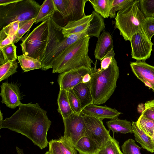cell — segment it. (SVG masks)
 <instances>
[{
	"label": "cell",
	"mask_w": 154,
	"mask_h": 154,
	"mask_svg": "<svg viewBox=\"0 0 154 154\" xmlns=\"http://www.w3.org/2000/svg\"><path fill=\"white\" fill-rule=\"evenodd\" d=\"M19 107L11 116L0 121V129L7 128L24 135L41 149L46 147L47 134L51 124L46 111L38 103H21Z\"/></svg>",
	"instance_id": "6da1fadb"
},
{
	"label": "cell",
	"mask_w": 154,
	"mask_h": 154,
	"mask_svg": "<svg viewBox=\"0 0 154 154\" xmlns=\"http://www.w3.org/2000/svg\"><path fill=\"white\" fill-rule=\"evenodd\" d=\"M94 67L91 75L90 87L93 103L98 105L105 103L114 92L119 71L115 57L106 69H97L96 64Z\"/></svg>",
	"instance_id": "7a4b0ae2"
},
{
	"label": "cell",
	"mask_w": 154,
	"mask_h": 154,
	"mask_svg": "<svg viewBox=\"0 0 154 154\" xmlns=\"http://www.w3.org/2000/svg\"><path fill=\"white\" fill-rule=\"evenodd\" d=\"M90 39L87 36L66 48L54 63L52 73H61L83 67L92 68L93 61L88 55Z\"/></svg>",
	"instance_id": "3957f363"
},
{
	"label": "cell",
	"mask_w": 154,
	"mask_h": 154,
	"mask_svg": "<svg viewBox=\"0 0 154 154\" xmlns=\"http://www.w3.org/2000/svg\"><path fill=\"white\" fill-rule=\"evenodd\" d=\"M140 7L139 0H134L126 7L118 11L114 27L118 29L125 41H130L132 35L142 29L145 18Z\"/></svg>",
	"instance_id": "277c9868"
},
{
	"label": "cell",
	"mask_w": 154,
	"mask_h": 154,
	"mask_svg": "<svg viewBox=\"0 0 154 154\" xmlns=\"http://www.w3.org/2000/svg\"><path fill=\"white\" fill-rule=\"evenodd\" d=\"M41 6L33 0H19L9 5L0 6V28L19 21L20 23L35 18Z\"/></svg>",
	"instance_id": "5b68a950"
},
{
	"label": "cell",
	"mask_w": 154,
	"mask_h": 154,
	"mask_svg": "<svg viewBox=\"0 0 154 154\" xmlns=\"http://www.w3.org/2000/svg\"><path fill=\"white\" fill-rule=\"evenodd\" d=\"M48 19L42 22L22 40L20 45L23 54L39 60L47 44Z\"/></svg>",
	"instance_id": "8992f818"
},
{
	"label": "cell",
	"mask_w": 154,
	"mask_h": 154,
	"mask_svg": "<svg viewBox=\"0 0 154 154\" xmlns=\"http://www.w3.org/2000/svg\"><path fill=\"white\" fill-rule=\"evenodd\" d=\"M82 116L85 127L84 136L93 140L99 149L111 137L109 131L105 127L103 119L92 116Z\"/></svg>",
	"instance_id": "52a82bcc"
},
{
	"label": "cell",
	"mask_w": 154,
	"mask_h": 154,
	"mask_svg": "<svg viewBox=\"0 0 154 154\" xmlns=\"http://www.w3.org/2000/svg\"><path fill=\"white\" fill-rule=\"evenodd\" d=\"M132 58L136 60L145 61L150 58L153 44L143 29L134 34L130 41Z\"/></svg>",
	"instance_id": "ba28073f"
},
{
	"label": "cell",
	"mask_w": 154,
	"mask_h": 154,
	"mask_svg": "<svg viewBox=\"0 0 154 154\" xmlns=\"http://www.w3.org/2000/svg\"><path fill=\"white\" fill-rule=\"evenodd\" d=\"M63 119L64 126L63 136L75 146L77 142L84 136L85 127L83 116L73 112Z\"/></svg>",
	"instance_id": "9c48e42d"
},
{
	"label": "cell",
	"mask_w": 154,
	"mask_h": 154,
	"mask_svg": "<svg viewBox=\"0 0 154 154\" xmlns=\"http://www.w3.org/2000/svg\"><path fill=\"white\" fill-rule=\"evenodd\" d=\"M62 27L57 24L52 18L48 21V34L46 45L39 61L42 69H45L48 62L54 49L63 37L62 33Z\"/></svg>",
	"instance_id": "30bf717a"
},
{
	"label": "cell",
	"mask_w": 154,
	"mask_h": 154,
	"mask_svg": "<svg viewBox=\"0 0 154 154\" xmlns=\"http://www.w3.org/2000/svg\"><path fill=\"white\" fill-rule=\"evenodd\" d=\"M94 70L93 68L83 67L60 73L57 79L60 89L66 91L72 89L82 83V78L87 73L91 74Z\"/></svg>",
	"instance_id": "8fae6325"
},
{
	"label": "cell",
	"mask_w": 154,
	"mask_h": 154,
	"mask_svg": "<svg viewBox=\"0 0 154 154\" xmlns=\"http://www.w3.org/2000/svg\"><path fill=\"white\" fill-rule=\"evenodd\" d=\"M130 66L132 72L137 79L154 92V66L149 64L146 61L137 60L131 62Z\"/></svg>",
	"instance_id": "7c38bea8"
},
{
	"label": "cell",
	"mask_w": 154,
	"mask_h": 154,
	"mask_svg": "<svg viewBox=\"0 0 154 154\" xmlns=\"http://www.w3.org/2000/svg\"><path fill=\"white\" fill-rule=\"evenodd\" d=\"M0 87L2 103L12 109L19 106L22 103L20 101L21 96L18 86L14 83L3 82Z\"/></svg>",
	"instance_id": "4fadbf2b"
},
{
	"label": "cell",
	"mask_w": 154,
	"mask_h": 154,
	"mask_svg": "<svg viewBox=\"0 0 154 154\" xmlns=\"http://www.w3.org/2000/svg\"><path fill=\"white\" fill-rule=\"evenodd\" d=\"M87 36L86 31L72 34L66 38L63 37L54 49L45 67V71L52 68L55 61L68 47L77 40Z\"/></svg>",
	"instance_id": "5bb4252c"
},
{
	"label": "cell",
	"mask_w": 154,
	"mask_h": 154,
	"mask_svg": "<svg viewBox=\"0 0 154 154\" xmlns=\"http://www.w3.org/2000/svg\"><path fill=\"white\" fill-rule=\"evenodd\" d=\"M122 113L115 109L106 106H99L94 104H90L82 109L81 114L93 116L103 119H110L117 118Z\"/></svg>",
	"instance_id": "9a60e30c"
},
{
	"label": "cell",
	"mask_w": 154,
	"mask_h": 154,
	"mask_svg": "<svg viewBox=\"0 0 154 154\" xmlns=\"http://www.w3.org/2000/svg\"><path fill=\"white\" fill-rule=\"evenodd\" d=\"M93 17V14L92 13L79 20L68 22L62 27V33L63 37H67L72 34L86 31Z\"/></svg>",
	"instance_id": "2e32d148"
},
{
	"label": "cell",
	"mask_w": 154,
	"mask_h": 154,
	"mask_svg": "<svg viewBox=\"0 0 154 154\" xmlns=\"http://www.w3.org/2000/svg\"><path fill=\"white\" fill-rule=\"evenodd\" d=\"M112 37L108 32L103 31L98 38L94 51L95 58L101 61L107 53L113 49Z\"/></svg>",
	"instance_id": "e0dca14e"
},
{
	"label": "cell",
	"mask_w": 154,
	"mask_h": 154,
	"mask_svg": "<svg viewBox=\"0 0 154 154\" xmlns=\"http://www.w3.org/2000/svg\"><path fill=\"white\" fill-rule=\"evenodd\" d=\"M71 89L80 102L82 109L88 105L93 103L90 82L87 83H80Z\"/></svg>",
	"instance_id": "ac0fdd59"
},
{
	"label": "cell",
	"mask_w": 154,
	"mask_h": 154,
	"mask_svg": "<svg viewBox=\"0 0 154 154\" xmlns=\"http://www.w3.org/2000/svg\"><path fill=\"white\" fill-rule=\"evenodd\" d=\"M131 124L136 141L143 148L151 153L154 152V143L151 137L138 128L136 122H132Z\"/></svg>",
	"instance_id": "d6986e66"
},
{
	"label": "cell",
	"mask_w": 154,
	"mask_h": 154,
	"mask_svg": "<svg viewBox=\"0 0 154 154\" xmlns=\"http://www.w3.org/2000/svg\"><path fill=\"white\" fill-rule=\"evenodd\" d=\"M106 124L108 128L113 133H120L126 134L133 133L131 122L126 119L116 118L107 121Z\"/></svg>",
	"instance_id": "ffe728a7"
},
{
	"label": "cell",
	"mask_w": 154,
	"mask_h": 154,
	"mask_svg": "<svg viewBox=\"0 0 154 154\" xmlns=\"http://www.w3.org/2000/svg\"><path fill=\"white\" fill-rule=\"evenodd\" d=\"M92 13L93 14V17L86 32L90 37L94 36L98 38L101 32L105 29L104 18L94 11Z\"/></svg>",
	"instance_id": "44dd1931"
},
{
	"label": "cell",
	"mask_w": 154,
	"mask_h": 154,
	"mask_svg": "<svg viewBox=\"0 0 154 154\" xmlns=\"http://www.w3.org/2000/svg\"><path fill=\"white\" fill-rule=\"evenodd\" d=\"M75 147L79 154H95L99 149L90 138L84 136L76 143Z\"/></svg>",
	"instance_id": "7402d4cb"
},
{
	"label": "cell",
	"mask_w": 154,
	"mask_h": 154,
	"mask_svg": "<svg viewBox=\"0 0 154 154\" xmlns=\"http://www.w3.org/2000/svg\"><path fill=\"white\" fill-rule=\"evenodd\" d=\"M55 12H57L53 0H45L40 6L38 14L36 17L35 23L44 21L52 18Z\"/></svg>",
	"instance_id": "603a6c76"
},
{
	"label": "cell",
	"mask_w": 154,
	"mask_h": 154,
	"mask_svg": "<svg viewBox=\"0 0 154 154\" xmlns=\"http://www.w3.org/2000/svg\"><path fill=\"white\" fill-rule=\"evenodd\" d=\"M57 101V110L62 116L63 119L68 117L73 113L70 105L67 91L60 89Z\"/></svg>",
	"instance_id": "cb8c5ba5"
},
{
	"label": "cell",
	"mask_w": 154,
	"mask_h": 154,
	"mask_svg": "<svg viewBox=\"0 0 154 154\" xmlns=\"http://www.w3.org/2000/svg\"><path fill=\"white\" fill-rule=\"evenodd\" d=\"M113 0H88L94 11L103 18L109 17Z\"/></svg>",
	"instance_id": "d4e9b609"
},
{
	"label": "cell",
	"mask_w": 154,
	"mask_h": 154,
	"mask_svg": "<svg viewBox=\"0 0 154 154\" xmlns=\"http://www.w3.org/2000/svg\"><path fill=\"white\" fill-rule=\"evenodd\" d=\"M17 59L21 68L24 72L42 69L41 63L37 59L23 54L18 56Z\"/></svg>",
	"instance_id": "484cf974"
},
{
	"label": "cell",
	"mask_w": 154,
	"mask_h": 154,
	"mask_svg": "<svg viewBox=\"0 0 154 154\" xmlns=\"http://www.w3.org/2000/svg\"><path fill=\"white\" fill-rule=\"evenodd\" d=\"M95 154H123L121 151L119 142L113 137L102 146Z\"/></svg>",
	"instance_id": "4316f807"
},
{
	"label": "cell",
	"mask_w": 154,
	"mask_h": 154,
	"mask_svg": "<svg viewBox=\"0 0 154 154\" xmlns=\"http://www.w3.org/2000/svg\"><path fill=\"white\" fill-rule=\"evenodd\" d=\"M138 128L149 137H151L154 129V121L147 118L142 115L136 122Z\"/></svg>",
	"instance_id": "83f0119b"
},
{
	"label": "cell",
	"mask_w": 154,
	"mask_h": 154,
	"mask_svg": "<svg viewBox=\"0 0 154 154\" xmlns=\"http://www.w3.org/2000/svg\"><path fill=\"white\" fill-rule=\"evenodd\" d=\"M18 63L16 60L9 61L0 66V82L7 79L17 72Z\"/></svg>",
	"instance_id": "f1b7e54d"
},
{
	"label": "cell",
	"mask_w": 154,
	"mask_h": 154,
	"mask_svg": "<svg viewBox=\"0 0 154 154\" xmlns=\"http://www.w3.org/2000/svg\"><path fill=\"white\" fill-rule=\"evenodd\" d=\"M20 23L19 21H15L3 27L0 32V42L8 36H14L19 29Z\"/></svg>",
	"instance_id": "f546056e"
},
{
	"label": "cell",
	"mask_w": 154,
	"mask_h": 154,
	"mask_svg": "<svg viewBox=\"0 0 154 154\" xmlns=\"http://www.w3.org/2000/svg\"><path fill=\"white\" fill-rule=\"evenodd\" d=\"M121 148L123 154H142L141 147L136 144L134 140L131 138L126 140Z\"/></svg>",
	"instance_id": "4dcf8cb0"
},
{
	"label": "cell",
	"mask_w": 154,
	"mask_h": 154,
	"mask_svg": "<svg viewBox=\"0 0 154 154\" xmlns=\"http://www.w3.org/2000/svg\"><path fill=\"white\" fill-rule=\"evenodd\" d=\"M16 48L17 47L13 42L0 50V51L3 55L5 63L10 61L16 60L17 59Z\"/></svg>",
	"instance_id": "1f68e13d"
},
{
	"label": "cell",
	"mask_w": 154,
	"mask_h": 154,
	"mask_svg": "<svg viewBox=\"0 0 154 154\" xmlns=\"http://www.w3.org/2000/svg\"><path fill=\"white\" fill-rule=\"evenodd\" d=\"M36 17L20 23L19 29L14 38L13 42L17 43L22 38L23 36L28 31L34 23H35Z\"/></svg>",
	"instance_id": "d6a6232c"
},
{
	"label": "cell",
	"mask_w": 154,
	"mask_h": 154,
	"mask_svg": "<svg viewBox=\"0 0 154 154\" xmlns=\"http://www.w3.org/2000/svg\"><path fill=\"white\" fill-rule=\"evenodd\" d=\"M58 140L63 154H77L78 151L75 146L67 140L64 136L59 138Z\"/></svg>",
	"instance_id": "836d02e7"
},
{
	"label": "cell",
	"mask_w": 154,
	"mask_h": 154,
	"mask_svg": "<svg viewBox=\"0 0 154 154\" xmlns=\"http://www.w3.org/2000/svg\"><path fill=\"white\" fill-rule=\"evenodd\" d=\"M70 105L73 113L80 115L82 110L79 100L71 89L67 91Z\"/></svg>",
	"instance_id": "e575fe53"
},
{
	"label": "cell",
	"mask_w": 154,
	"mask_h": 154,
	"mask_svg": "<svg viewBox=\"0 0 154 154\" xmlns=\"http://www.w3.org/2000/svg\"><path fill=\"white\" fill-rule=\"evenodd\" d=\"M140 9L145 17L154 16V0H139Z\"/></svg>",
	"instance_id": "d590c367"
},
{
	"label": "cell",
	"mask_w": 154,
	"mask_h": 154,
	"mask_svg": "<svg viewBox=\"0 0 154 154\" xmlns=\"http://www.w3.org/2000/svg\"><path fill=\"white\" fill-rule=\"evenodd\" d=\"M134 0H113L109 13V17L110 18L115 17L116 11H118L123 9Z\"/></svg>",
	"instance_id": "8d00e7d4"
},
{
	"label": "cell",
	"mask_w": 154,
	"mask_h": 154,
	"mask_svg": "<svg viewBox=\"0 0 154 154\" xmlns=\"http://www.w3.org/2000/svg\"><path fill=\"white\" fill-rule=\"evenodd\" d=\"M142 28L147 37L151 40L154 35V17H145L143 23Z\"/></svg>",
	"instance_id": "74e56055"
},
{
	"label": "cell",
	"mask_w": 154,
	"mask_h": 154,
	"mask_svg": "<svg viewBox=\"0 0 154 154\" xmlns=\"http://www.w3.org/2000/svg\"><path fill=\"white\" fill-rule=\"evenodd\" d=\"M141 115L154 121V99L146 102L144 109Z\"/></svg>",
	"instance_id": "f35d334b"
},
{
	"label": "cell",
	"mask_w": 154,
	"mask_h": 154,
	"mask_svg": "<svg viewBox=\"0 0 154 154\" xmlns=\"http://www.w3.org/2000/svg\"><path fill=\"white\" fill-rule=\"evenodd\" d=\"M53 1L57 12L60 14L64 19H68L67 0H53Z\"/></svg>",
	"instance_id": "ab89813d"
},
{
	"label": "cell",
	"mask_w": 154,
	"mask_h": 154,
	"mask_svg": "<svg viewBox=\"0 0 154 154\" xmlns=\"http://www.w3.org/2000/svg\"><path fill=\"white\" fill-rule=\"evenodd\" d=\"M115 55L113 49L109 51L101 61L100 65L101 69H107L111 64L112 60Z\"/></svg>",
	"instance_id": "60d3db41"
},
{
	"label": "cell",
	"mask_w": 154,
	"mask_h": 154,
	"mask_svg": "<svg viewBox=\"0 0 154 154\" xmlns=\"http://www.w3.org/2000/svg\"><path fill=\"white\" fill-rule=\"evenodd\" d=\"M49 151L51 154H63L60 148L58 140H52L48 143Z\"/></svg>",
	"instance_id": "b9f144b4"
},
{
	"label": "cell",
	"mask_w": 154,
	"mask_h": 154,
	"mask_svg": "<svg viewBox=\"0 0 154 154\" xmlns=\"http://www.w3.org/2000/svg\"><path fill=\"white\" fill-rule=\"evenodd\" d=\"M14 36H8L0 42V50L13 42Z\"/></svg>",
	"instance_id": "7bdbcfd3"
},
{
	"label": "cell",
	"mask_w": 154,
	"mask_h": 154,
	"mask_svg": "<svg viewBox=\"0 0 154 154\" xmlns=\"http://www.w3.org/2000/svg\"><path fill=\"white\" fill-rule=\"evenodd\" d=\"M91 74L87 73L85 75L82 79V83H87L90 82L91 79Z\"/></svg>",
	"instance_id": "ee69618b"
},
{
	"label": "cell",
	"mask_w": 154,
	"mask_h": 154,
	"mask_svg": "<svg viewBox=\"0 0 154 154\" xmlns=\"http://www.w3.org/2000/svg\"><path fill=\"white\" fill-rule=\"evenodd\" d=\"M19 0H0V6L6 5L18 1Z\"/></svg>",
	"instance_id": "f6af8a7d"
},
{
	"label": "cell",
	"mask_w": 154,
	"mask_h": 154,
	"mask_svg": "<svg viewBox=\"0 0 154 154\" xmlns=\"http://www.w3.org/2000/svg\"><path fill=\"white\" fill-rule=\"evenodd\" d=\"M16 150L17 154H24L23 150L20 149L17 146L16 147Z\"/></svg>",
	"instance_id": "bcb514c9"
},
{
	"label": "cell",
	"mask_w": 154,
	"mask_h": 154,
	"mask_svg": "<svg viewBox=\"0 0 154 154\" xmlns=\"http://www.w3.org/2000/svg\"><path fill=\"white\" fill-rule=\"evenodd\" d=\"M151 139L154 143V129L153 132V134L152 136L151 137Z\"/></svg>",
	"instance_id": "7dc6e473"
},
{
	"label": "cell",
	"mask_w": 154,
	"mask_h": 154,
	"mask_svg": "<svg viewBox=\"0 0 154 154\" xmlns=\"http://www.w3.org/2000/svg\"><path fill=\"white\" fill-rule=\"evenodd\" d=\"M1 114H0V121H2V120H3V116H2V113L1 112Z\"/></svg>",
	"instance_id": "c3c4849f"
},
{
	"label": "cell",
	"mask_w": 154,
	"mask_h": 154,
	"mask_svg": "<svg viewBox=\"0 0 154 154\" xmlns=\"http://www.w3.org/2000/svg\"><path fill=\"white\" fill-rule=\"evenodd\" d=\"M44 154H51L49 151H47Z\"/></svg>",
	"instance_id": "681fc988"
},
{
	"label": "cell",
	"mask_w": 154,
	"mask_h": 154,
	"mask_svg": "<svg viewBox=\"0 0 154 154\" xmlns=\"http://www.w3.org/2000/svg\"><path fill=\"white\" fill-rule=\"evenodd\" d=\"M153 17H154V16Z\"/></svg>",
	"instance_id": "f907efd6"
}]
</instances>
